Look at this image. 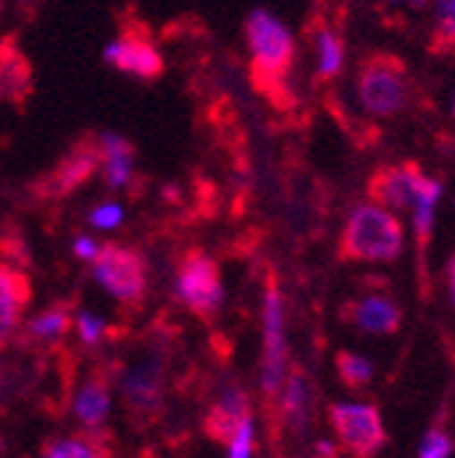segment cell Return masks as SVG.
I'll return each mask as SVG.
<instances>
[{
    "label": "cell",
    "mask_w": 455,
    "mask_h": 458,
    "mask_svg": "<svg viewBox=\"0 0 455 458\" xmlns=\"http://www.w3.org/2000/svg\"><path fill=\"white\" fill-rule=\"evenodd\" d=\"M404 251V226L379 205H360L350 213L338 241L341 259L390 262Z\"/></svg>",
    "instance_id": "1"
},
{
    "label": "cell",
    "mask_w": 455,
    "mask_h": 458,
    "mask_svg": "<svg viewBox=\"0 0 455 458\" xmlns=\"http://www.w3.org/2000/svg\"><path fill=\"white\" fill-rule=\"evenodd\" d=\"M246 36L254 55V80L265 88L278 85L287 77L292 57H295V38L278 17L265 9H257L246 20Z\"/></svg>",
    "instance_id": "2"
},
{
    "label": "cell",
    "mask_w": 455,
    "mask_h": 458,
    "mask_svg": "<svg viewBox=\"0 0 455 458\" xmlns=\"http://www.w3.org/2000/svg\"><path fill=\"white\" fill-rule=\"evenodd\" d=\"M358 93L363 106L376 118H390V114L401 112L409 98L407 66L395 55H371L360 69Z\"/></svg>",
    "instance_id": "3"
},
{
    "label": "cell",
    "mask_w": 455,
    "mask_h": 458,
    "mask_svg": "<svg viewBox=\"0 0 455 458\" xmlns=\"http://www.w3.org/2000/svg\"><path fill=\"white\" fill-rule=\"evenodd\" d=\"M175 295L194 317L207 319V322L215 319L223 303V284H221L218 262L199 249L186 251L175 276Z\"/></svg>",
    "instance_id": "4"
},
{
    "label": "cell",
    "mask_w": 455,
    "mask_h": 458,
    "mask_svg": "<svg viewBox=\"0 0 455 458\" xmlns=\"http://www.w3.org/2000/svg\"><path fill=\"white\" fill-rule=\"evenodd\" d=\"M93 273H96V281L115 301H121L126 306H137L145 301L147 267L137 251H131L126 246L106 243L93 257Z\"/></svg>",
    "instance_id": "5"
},
{
    "label": "cell",
    "mask_w": 455,
    "mask_h": 458,
    "mask_svg": "<svg viewBox=\"0 0 455 458\" xmlns=\"http://www.w3.org/2000/svg\"><path fill=\"white\" fill-rule=\"evenodd\" d=\"M287 333H283V306L275 281L265 286L262 303V363H259V385L265 398H275L287 379Z\"/></svg>",
    "instance_id": "6"
},
{
    "label": "cell",
    "mask_w": 455,
    "mask_h": 458,
    "mask_svg": "<svg viewBox=\"0 0 455 458\" xmlns=\"http://www.w3.org/2000/svg\"><path fill=\"white\" fill-rule=\"evenodd\" d=\"M330 426L350 455L355 458H374L384 442L387 431L379 415V407L374 404H333L327 410Z\"/></svg>",
    "instance_id": "7"
},
{
    "label": "cell",
    "mask_w": 455,
    "mask_h": 458,
    "mask_svg": "<svg viewBox=\"0 0 455 458\" xmlns=\"http://www.w3.org/2000/svg\"><path fill=\"white\" fill-rule=\"evenodd\" d=\"M426 178L428 175H423V169L412 161L387 164L379 166L368 181V197L374 199V205L384 210H412L423 191Z\"/></svg>",
    "instance_id": "8"
},
{
    "label": "cell",
    "mask_w": 455,
    "mask_h": 458,
    "mask_svg": "<svg viewBox=\"0 0 455 458\" xmlns=\"http://www.w3.org/2000/svg\"><path fill=\"white\" fill-rule=\"evenodd\" d=\"M104 61L112 69L126 72L139 80H156L164 72V61L158 49L142 30H126L121 38L109 41L104 49Z\"/></svg>",
    "instance_id": "9"
},
{
    "label": "cell",
    "mask_w": 455,
    "mask_h": 458,
    "mask_svg": "<svg viewBox=\"0 0 455 458\" xmlns=\"http://www.w3.org/2000/svg\"><path fill=\"white\" fill-rule=\"evenodd\" d=\"M161 379H164V360L145 358L137 363L123 379V401L131 415H153L161 404Z\"/></svg>",
    "instance_id": "10"
},
{
    "label": "cell",
    "mask_w": 455,
    "mask_h": 458,
    "mask_svg": "<svg viewBox=\"0 0 455 458\" xmlns=\"http://www.w3.org/2000/svg\"><path fill=\"white\" fill-rule=\"evenodd\" d=\"M30 303V281L22 270L0 262V344H6Z\"/></svg>",
    "instance_id": "11"
},
{
    "label": "cell",
    "mask_w": 455,
    "mask_h": 458,
    "mask_svg": "<svg viewBox=\"0 0 455 458\" xmlns=\"http://www.w3.org/2000/svg\"><path fill=\"white\" fill-rule=\"evenodd\" d=\"M249 420V398L240 387H226L221 398L213 404V410L205 418V431L213 439L230 442L238 428Z\"/></svg>",
    "instance_id": "12"
},
{
    "label": "cell",
    "mask_w": 455,
    "mask_h": 458,
    "mask_svg": "<svg viewBox=\"0 0 455 458\" xmlns=\"http://www.w3.org/2000/svg\"><path fill=\"white\" fill-rule=\"evenodd\" d=\"M347 317L352 325H358L363 333H371V335H387L401 327V309L382 295H371V298L350 303Z\"/></svg>",
    "instance_id": "13"
},
{
    "label": "cell",
    "mask_w": 455,
    "mask_h": 458,
    "mask_svg": "<svg viewBox=\"0 0 455 458\" xmlns=\"http://www.w3.org/2000/svg\"><path fill=\"white\" fill-rule=\"evenodd\" d=\"M98 164H101V156H98L96 140L77 142V148L58 164V169L52 172V189H55V194H66V191H74L77 186H82L93 175V169Z\"/></svg>",
    "instance_id": "14"
},
{
    "label": "cell",
    "mask_w": 455,
    "mask_h": 458,
    "mask_svg": "<svg viewBox=\"0 0 455 458\" xmlns=\"http://www.w3.org/2000/svg\"><path fill=\"white\" fill-rule=\"evenodd\" d=\"M98 145V156H101V172H104V181L112 189H123L131 175H134V145L118 134H101L96 137Z\"/></svg>",
    "instance_id": "15"
},
{
    "label": "cell",
    "mask_w": 455,
    "mask_h": 458,
    "mask_svg": "<svg viewBox=\"0 0 455 458\" xmlns=\"http://www.w3.org/2000/svg\"><path fill=\"white\" fill-rule=\"evenodd\" d=\"M109 407H112L109 382H106V379H98V377L88 379V382L80 387L77 398H74V412H77V418H80L90 431L98 428V426L106 420Z\"/></svg>",
    "instance_id": "16"
},
{
    "label": "cell",
    "mask_w": 455,
    "mask_h": 458,
    "mask_svg": "<svg viewBox=\"0 0 455 458\" xmlns=\"http://www.w3.org/2000/svg\"><path fill=\"white\" fill-rule=\"evenodd\" d=\"M30 93V64L14 49L0 55V101L20 104Z\"/></svg>",
    "instance_id": "17"
},
{
    "label": "cell",
    "mask_w": 455,
    "mask_h": 458,
    "mask_svg": "<svg viewBox=\"0 0 455 458\" xmlns=\"http://www.w3.org/2000/svg\"><path fill=\"white\" fill-rule=\"evenodd\" d=\"M311 404H314V395H311V385L306 379V374L295 371L290 377V385L283 390V401H281V410H283V420L290 423V428L303 431L308 426L311 418Z\"/></svg>",
    "instance_id": "18"
},
{
    "label": "cell",
    "mask_w": 455,
    "mask_h": 458,
    "mask_svg": "<svg viewBox=\"0 0 455 458\" xmlns=\"http://www.w3.org/2000/svg\"><path fill=\"white\" fill-rule=\"evenodd\" d=\"M109 445L101 434H77L52 439L44 447V458H109Z\"/></svg>",
    "instance_id": "19"
},
{
    "label": "cell",
    "mask_w": 455,
    "mask_h": 458,
    "mask_svg": "<svg viewBox=\"0 0 455 458\" xmlns=\"http://www.w3.org/2000/svg\"><path fill=\"white\" fill-rule=\"evenodd\" d=\"M69 330H72V314H69V309H49V311L38 314L36 319H30L28 327H25L28 338L41 341V344L61 341Z\"/></svg>",
    "instance_id": "20"
},
{
    "label": "cell",
    "mask_w": 455,
    "mask_h": 458,
    "mask_svg": "<svg viewBox=\"0 0 455 458\" xmlns=\"http://www.w3.org/2000/svg\"><path fill=\"white\" fill-rule=\"evenodd\" d=\"M316 52H319V80H333L344 66V44L327 28H316Z\"/></svg>",
    "instance_id": "21"
},
{
    "label": "cell",
    "mask_w": 455,
    "mask_h": 458,
    "mask_svg": "<svg viewBox=\"0 0 455 458\" xmlns=\"http://www.w3.org/2000/svg\"><path fill=\"white\" fill-rule=\"evenodd\" d=\"M335 371H338L341 382L352 390H360V387L371 385V379H374V366L355 352H338L335 355Z\"/></svg>",
    "instance_id": "22"
},
{
    "label": "cell",
    "mask_w": 455,
    "mask_h": 458,
    "mask_svg": "<svg viewBox=\"0 0 455 458\" xmlns=\"http://www.w3.org/2000/svg\"><path fill=\"white\" fill-rule=\"evenodd\" d=\"M452 453V439L442 428H431L420 445V458H450Z\"/></svg>",
    "instance_id": "23"
},
{
    "label": "cell",
    "mask_w": 455,
    "mask_h": 458,
    "mask_svg": "<svg viewBox=\"0 0 455 458\" xmlns=\"http://www.w3.org/2000/svg\"><path fill=\"white\" fill-rule=\"evenodd\" d=\"M106 330L109 327H106L104 319H98V317H93L88 311L77 314V333H80L82 344H88V347H96V344H101V338L106 335Z\"/></svg>",
    "instance_id": "24"
},
{
    "label": "cell",
    "mask_w": 455,
    "mask_h": 458,
    "mask_svg": "<svg viewBox=\"0 0 455 458\" xmlns=\"http://www.w3.org/2000/svg\"><path fill=\"white\" fill-rule=\"evenodd\" d=\"M121 221H123V208L115 205V202H104L90 213V224L98 226V229H112V226H118Z\"/></svg>",
    "instance_id": "25"
},
{
    "label": "cell",
    "mask_w": 455,
    "mask_h": 458,
    "mask_svg": "<svg viewBox=\"0 0 455 458\" xmlns=\"http://www.w3.org/2000/svg\"><path fill=\"white\" fill-rule=\"evenodd\" d=\"M251 445H254V428L251 420H246L238 434L230 439V458H251Z\"/></svg>",
    "instance_id": "26"
},
{
    "label": "cell",
    "mask_w": 455,
    "mask_h": 458,
    "mask_svg": "<svg viewBox=\"0 0 455 458\" xmlns=\"http://www.w3.org/2000/svg\"><path fill=\"white\" fill-rule=\"evenodd\" d=\"M436 17H439V30L444 28V49L452 47V36H455V0H436Z\"/></svg>",
    "instance_id": "27"
},
{
    "label": "cell",
    "mask_w": 455,
    "mask_h": 458,
    "mask_svg": "<svg viewBox=\"0 0 455 458\" xmlns=\"http://www.w3.org/2000/svg\"><path fill=\"white\" fill-rule=\"evenodd\" d=\"M74 254H77L80 259H93V257L98 254V246H96L90 238H80V241L74 243Z\"/></svg>",
    "instance_id": "28"
},
{
    "label": "cell",
    "mask_w": 455,
    "mask_h": 458,
    "mask_svg": "<svg viewBox=\"0 0 455 458\" xmlns=\"http://www.w3.org/2000/svg\"><path fill=\"white\" fill-rule=\"evenodd\" d=\"M392 4H404V6H412V9H423L428 0H392Z\"/></svg>",
    "instance_id": "29"
}]
</instances>
